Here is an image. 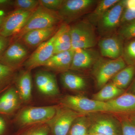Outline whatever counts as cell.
I'll list each match as a JSON object with an SVG mask.
<instances>
[{
  "mask_svg": "<svg viewBox=\"0 0 135 135\" xmlns=\"http://www.w3.org/2000/svg\"><path fill=\"white\" fill-rule=\"evenodd\" d=\"M61 20L57 12L40 5L33 12L24 26L15 35V39L16 41L20 40L25 34L31 31L57 26Z\"/></svg>",
  "mask_w": 135,
  "mask_h": 135,
  "instance_id": "1",
  "label": "cell"
},
{
  "mask_svg": "<svg viewBox=\"0 0 135 135\" xmlns=\"http://www.w3.org/2000/svg\"><path fill=\"white\" fill-rule=\"evenodd\" d=\"M57 106L26 107L18 112L15 122L22 127L46 123L54 116Z\"/></svg>",
  "mask_w": 135,
  "mask_h": 135,
  "instance_id": "2",
  "label": "cell"
},
{
  "mask_svg": "<svg viewBox=\"0 0 135 135\" xmlns=\"http://www.w3.org/2000/svg\"><path fill=\"white\" fill-rule=\"evenodd\" d=\"M127 66L122 57L114 59L100 57L92 67L97 86L101 88Z\"/></svg>",
  "mask_w": 135,
  "mask_h": 135,
  "instance_id": "3",
  "label": "cell"
},
{
  "mask_svg": "<svg viewBox=\"0 0 135 135\" xmlns=\"http://www.w3.org/2000/svg\"><path fill=\"white\" fill-rule=\"evenodd\" d=\"M94 26L87 20H83L70 26L72 49H91L97 43Z\"/></svg>",
  "mask_w": 135,
  "mask_h": 135,
  "instance_id": "4",
  "label": "cell"
},
{
  "mask_svg": "<svg viewBox=\"0 0 135 135\" xmlns=\"http://www.w3.org/2000/svg\"><path fill=\"white\" fill-rule=\"evenodd\" d=\"M60 103L64 106L85 115L98 112H110L107 102L97 101L79 95L65 96L61 99Z\"/></svg>",
  "mask_w": 135,
  "mask_h": 135,
  "instance_id": "5",
  "label": "cell"
},
{
  "mask_svg": "<svg viewBox=\"0 0 135 135\" xmlns=\"http://www.w3.org/2000/svg\"><path fill=\"white\" fill-rule=\"evenodd\" d=\"M83 115L62 105L57 106L55 115L46 123L53 135H67L74 121Z\"/></svg>",
  "mask_w": 135,
  "mask_h": 135,
  "instance_id": "6",
  "label": "cell"
},
{
  "mask_svg": "<svg viewBox=\"0 0 135 135\" xmlns=\"http://www.w3.org/2000/svg\"><path fill=\"white\" fill-rule=\"evenodd\" d=\"M125 5V0H119L99 19L96 26L98 33L103 38L112 35L119 28Z\"/></svg>",
  "mask_w": 135,
  "mask_h": 135,
  "instance_id": "7",
  "label": "cell"
},
{
  "mask_svg": "<svg viewBox=\"0 0 135 135\" xmlns=\"http://www.w3.org/2000/svg\"><path fill=\"white\" fill-rule=\"evenodd\" d=\"M63 24L52 37L42 43L32 53L23 63L26 70H31L38 66H43L46 61L54 55V44L57 37L63 28Z\"/></svg>",
  "mask_w": 135,
  "mask_h": 135,
  "instance_id": "8",
  "label": "cell"
},
{
  "mask_svg": "<svg viewBox=\"0 0 135 135\" xmlns=\"http://www.w3.org/2000/svg\"><path fill=\"white\" fill-rule=\"evenodd\" d=\"M97 1L95 0H64L57 12L61 20L67 24L87 13Z\"/></svg>",
  "mask_w": 135,
  "mask_h": 135,
  "instance_id": "9",
  "label": "cell"
},
{
  "mask_svg": "<svg viewBox=\"0 0 135 135\" xmlns=\"http://www.w3.org/2000/svg\"><path fill=\"white\" fill-rule=\"evenodd\" d=\"M34 11L16 9L5 17L0 27V35L9 38L16 35L24 26Z\"/></svg>",
  "mask_w": 135,
  "mask_h": 135,
  "instance_id": "10",
  "label": "cell"
},
{
  "mask_svg": "<svg viewBox=\"0 0 135 135\" xmlns=\"http://www.w3.org/2000/svg\"><path fill=\"white\" fill-rule=\"evenodd\" d=\"M124 40L118 33L100 39L98 45L102 57L112 59L121 57Z\"/></svg>",
  "mask_w": 135,
  "mask_h": 135,
  "instance_id": "11",
  "label": "cell"
},
{
  "mask_svg": "<svg viewBox=\"0 0 135 135\" xmlns=\"http://www.w3.org/2000/svg\"><path fill=\"white\" fill-rule=\"evenodd\" d=\"M28 51L25 47L18 41L9 46L0 58V62L16 69L27 59Z\"/></svg>",
  "mask_w": 135,
  "mask_h": 135,
  "instance_id": "12",
  "label": "cell"
},
{
  "mask_svg": "<svg viewBox=\"0 0 135 135\" xmlns=\"http://www.w3.org/2000/svg\"><path fill=\"white\" fill-rule=\"evenodd\" d=\"M88 133L104 135H120V122H118L110 116H100L94 120H91L90 119Z\"/></svg>",
  "mask_w": 135,
  "mask_h": 135,
  "instance_id": "13",
  "label": "cell"
},
{
  "mask_svg": "<svg viewBox=\"0 0 135 135\" xmlns=\"http://www.w3.org/2000/svg\"><path fill=\"white\" fill-rule=\"evenodd\" d=\"M100 57L97 51L91 49L75 50L70 70L80 71L87 70L93 67Z\"/></svg>",
  "mask_w": 135,
  "mask_h": 135,
  "instance_id": "14",
  "label": "cell"
},
{
  "mask_svg": "<svg viewBox=\"0 0 135 135\" xmlns=\"http://www.w3.org/2000/svg\"><path fill=\"white\" fill-rule=\"evenodd\" d=\"M35 81L37 89L42 94L53 97L59 94L56 79L53 74L46 71H39L35 74Z\"/></svg>",
  "mask_w": 135,
  "mask_h": 135,
  "instance_id": "15",
  "label": "cell"
},
{
  "mask_svg": "<svg viewBox=\"0 0 135 135\" xmlns=\"http://www.w3.org/2000/svg\"><path fill=\"white\" fill-rule=\"evenodd\" d=\"M110 113L122 114H135V95L125 92L115 99L107 102Z\"/></svg>",
  "mask_w": 135,
  "mask_h": 135,
  "instance_id": "16",
  "label": "cell"
},
{
  "mask_svg": "<svg viewBox=\"0 0 135 135\" xmlns=\"http://www.w3.org/2000/svg\"><path fill=\"white\" fill-rule=\"evenodd\" d=\"M21 101L16 88L9 87L0 96V114L14 113L19 108Z\"/></svg>",
  "mask_w": 135,
  "mask_h": 135,
  "instance_id": "17",
  "label": "cell"
},
{
  "mask_svg": "<svg viewBox=\"0 0 135 135\" xmlns=\"http://www.w3.org/2000/svg\"><path fill=\"white\" fill-rule=\"evenodd\" d=\"M58 29L57 26H55L31 31L25 34L20 40L28 47H37L52 37Z\"/></svg>",
  "mask_w": 135,
  "mask_h": 135,
  "instance_id": "18",
  "label": "cell"
},
{
  "mask_svg": "<svg viewBox=\"0 0 135 135\" xmlns=\"http://www.w3.org/2000/svg\"><path fill=\"white\" fill-rule=\"evenodd\" d=\"M74 53V50L71 49L53 55L43 66L62 73L68 71L71 65Z\"/></svg>",
  "mask_w": 135,
  "mask_h": 135,
  "instance_id": "19",
  "label": "cell"
},
{
  "mask_svg": "<svg viewBox=\"0 0 135 135\" xmlns=\"http://www.w3.org/2000/svg\"><path fill=\"white\" fill-rule=\"evenodd\" d=\"M31 70H26L18 75L16 81V88L21 99L25 103L32 99V78Z\"/></svg>",
  "mask_w": 135,
  "mask_h": 135,
  "instance_id": "20",
  "label": "cell"
},
{
  "mask_svg": "<svg viewBox=\"0 0 135 135\" xmlns=\"http://www.w3.org/2000/svg\"><path fill=\"white\" fill-rule=\"evenodd\" d=\"M60 79L63 86L72 91H81L87 86L86 81L84 77L68 71L62 73Z\"/></svg>",
  "mask_w": 135,
  "mask_h": 135,
  "instance_id": "21",
  "label": "cell"
},
{
  "mask_svg": "<svg viewBox=\"0 0 135 135\" xmlns=\"http://www.w3.org/2000/svg\"><path fill=\"white\" fill-rule=\"evenodd\" d=\"M135 77V65H127L111 79V82L121 89L125 90Z\"/></svg>",
  "mask_w": 135,
  "mask_h": 135,
  "instance_id": "22",
  "label": "cell"
},
{
  "mask_svg": "<svg viewBox=\"0 0 135 135\" xmlns=\"http://www.w3.org/2000/svg\"><path fill=\"white\" fill-rule=\"evenodd\" d=\"M125 92V90L119 88L111 82L105 84L99 92L94 94L93 99L101 102H108L115 99Z\"/></svg>",
  "mask_w": 135,
  "mask_h": 135,
  "instance_id": "23",
  "label": "cell"
},
{
  "mask_svg": "<svg viewBox=\"0 0 135 135\" xmlns=\"http://www.w3.org/2000/svg\"><path fill=\"white\" fill-rule=\"evenodd\" d=\"M70 29V26L63 24L62 31L54 44V55L72 49Z\"/></svg>",
  "mask_w": 135,
  "mask_h": 135,
  "instance_id": "24",
  "label": "cell"
},
{
  "mask_svg": "<svg viewBox=\"0 0 135 135\" xmlns=\"http://www.w3.org/2000/svg\"><path fill=\"white\" fill-rule=\"evenodd\" d=\"M119 0H101L98 2L96 7L88 16L87 20L93 26H96L100 18Z\"/></svg>",
  "mask_w": 135,
  "mask_h": 135,
  "instance_id": "25",
  "label": "cell"
},
{
  "mask_svg": "<svg viewBox=\"0 0 135 135\" xmlns=\"http://www.w3.org/2000/svg\"><path fill=\"white\" fill-rule=\"evenodd\" d=\"M87 115L80 116L73 122L67 135H88L90 118Z\"/></svg>",
  "mask_w": 135,
  "mask_h": 135,
  "instance_id": "26",
  "label": "cell"
},
{
  "mask_svg": "<svg viewBox=\"0 0 135 135\" xmlns=\"http://www.w3.org/2000/svg\"><path fill=\"white\" fill-rule=\"evenodd\" d=\"M15 69L0 62V93L9 88L15 75Z\"/></svg>",
  "mask_w": 135,
  "mask_h": 135,
  "instance_id": "27",
  "label": "cell"
},
{
  "mask_svg": "<svg viewBox=\"0 0 135 135\" xmlns=\"http://www.w3.org/2000/svg\"><path fill=\"white\" fill-rule=\"evenodd\" d=\"M126 41L122 57L127 65H135V38Z\"/></svg>",
  "mask_w": 135,
  "mask_h": 135,
  "instance_id": "28",
  "label": "cell"
},
{
  "mask_svg": "<svg viewBox=\"0 0 135 135\" xmlns=\"http://www.w3.org/2000/svg\"><path fill=\"white\" fill-rule=\"evenodd\" d=\"M125 1V8L121 19L120 26L135 20V0Z\"/></svg>",
  "mask_w": 135,
  "mask_h": 135,
  "instance_id": "29",
  "label": "cell"
},
{
  "mask_svg": "<svg viewBox=\"0 0 135 135\" xmlns=\"http://www.w3.org/2000/svg\"><path fill=\"white\" fill-rule=\"evenodd\" d=\"M50 130L46 123L27 127L26 129L17 135H49Z\"/></svg>",
  "mask_w": 135,
  "mask_h": 135,
  "instance_id": "30",
  "label": "cell"
},
{
  "mask_svg": "<svg viewBox=\"0 0 135 135\" xmlns=\"http://www.w3.org/2000/svg\"><path fill=\"white\" fill-rule=\"evenodd\" d=\"M118 33L126 40L135 38V20L120 27Z\"/></svg>",
  "mask_w": 135,
  "mask_h": 135,
  "instance_id": "31",
  "label": "cell"
},
{
  "mask_svg": "<svg viewBox=\"0 0 135 135\" xmlns=\"http://www.w3.org/2000/svg\"><path fill=\"white\" fill-rule=\"evenodd\" d=\"M13 5L16 9L34 11L40 4L39 0H16Z\"/></svg>",
  "mask_w": 135,
  "mask_h": 135,
  "instance_id": "32",
  "label": "cell"
},
{
  "mask_svg": "<svg viewBox=\"0 0 135 135\" xmlns=\"http://www.w3.org/2000/svg\"><path fill=\"white\" fill-rule=\"evenodd\" d=\"M120 123V135H135V125L129 118H122Z\"/></svg>",
  "mask_w": 135,
  "mask_h": 135,
  "instance_id": "33",
  "label": "cell"
},
{
  "mask_svg": "<svg viewBox=\"0 0 135 135\" xmlns=\"http://www.w3.org/2000/svg\"><path fill=\"white\" fill-rule=\"evenodd\" d=\"M40 5L50 10L57 12L62 5L64 0H39Z\"/></svg>",
  "mask_w": 135,
  "mask_h": 135,
  "instance_id": "34",
  "label": "cell"
},
{
  "mask_svg": "<svg viewBox=\"0 0 135 135\" xmlns=\"http://www.w3.org/2000/svg\"><path fill=\"white\" fill-rule=\"evenodd\" d=\"M9 38L0 35V58L9 47Z\"/></svg>",
  "mask_w": 135,
  "mask_h": 135,
  "instance_id": "35",
  "label": "cell"
},
{
  "mask_svg": "<svg viewBox=\"0 0 135 135\" xmlns=\"http://www.w3.org/2000/svg\"><path fill=\"white\" fill-rule=\"evenodd\" d=\"M7 128V122L3 117L0 115V135H4Z\"/></svg>",
  "mask_w": 135,
  "mask_h": 135,
  "instance_id": "36",
  "label": "cell"
},
{
  "mask_svg": "<svg viewBox=\"0 0 135 135\" xmlns=\"http://www.w3.org/2000/svg\"><path fill=\"white\" fill-rule=\"evenodd\" d=\"M14 1L10 0H0V7L13 5Z\"/></svg>",
  "mask_w": 135,
  "mask_h": 135,
  "instance_id": "37",
  "label": "cell"
},
{
  "mask_svg": "<svg viewBox=\"0 0 135 135\" xmlns=\"http://www.w3.org/2000/svg\"><path fill=\"white\" fill-rule=\"evenodd\" d=\"M129 90V92H128L135 95V77L131 83Z\"/></svg>",
  "mask_w": 135,
  "mask_h": 135,
  "instance_id": "38",
  "label": "cell"
},
{
  "mask_svg": "<svg viewBox=\"0 0 135 135\" xmlns=\"http://www.w3.org/2000/svg\"><path fill=\"white\" fill-rule=\"evenodd\" d=\"M5 17L3 15V14H0V27L1 26Z\"/></svg>",
  "mask_w": 135,
  "mask_h": 135,
  "instance_id": "39",
  "label": "cell"
},
{
  "mask_svg": "<svg viewBox=\"0 0 135 135\" xmlns=\"http://www.w3.org/2000/svg\"><path fill=\"white\" fill-rule=\"evenodd\" d=\"M129 119L135 125V114L131 115V116L129 118Z\"/></svg>",
  "mask_w": 135,
  "mask_h": 135,
  "instance_id": "40",
  "label": "cell"
},
{
  "mask_svg": "<svg viewBox=\"0 0 135 135\" xmlns=\"http://www.w3.org/2000/svg\"><path fill=\"white\" fill-rule=\"evenodd\" d=\"M88 135H104L101 134H97V133H91V134H88Z\"/></svg>",
  "mask_w": 135,
  "mask_h": 135,
  "instance_id": "41",
  "label": "cell"
},
{
  "mask_svg": "<svg viewBox=\"0 0 135 135\" xmlns=\"http://www.w3.org/2000/svg\"></svg>",
  "mask_w": 135,
  "mask_h": 135,
  "instance_id": "42",
  "label": "cell"
}]
</instances>
